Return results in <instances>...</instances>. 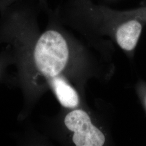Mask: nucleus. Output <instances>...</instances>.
I'll return each instance as SVG.
<instances>
[{
  "label": "nucleus",
  "instance_id": "0eeeda50",
  "mask_svg": "<svg viewBox=\"0 0 146 146\" xmlns=\"http://www.w3.org/2000/svg\"><path fill=\"white\" fill-rule=\"evenodd\" d=\"M144 102H145V104L146 106V95L145 96V97H144Z\"/></svg>",
  "mask_w": 146,
  "mask_h": 146
},
{
  "label": "nucleus",
  "instance_id": "423d86ee",
  "mask_svg": "<svg viewBox=\"0 0 146 146\" xmlns=\"http://www.w3.org/2000/svg\"><path fill=\"white\" fill-rule=\"evenodd\" d=\"M103 1L106 2H107V3H113V2H117L119 0H103Z\"/></svg>",
  "mask_w": 146,
  "mask_h": 146
},
{
  "label": "nucleus",
  "instance_id": "f257e3e1",
  "mask_svg": "<svg viewBox=\"0 0 146 146\" xmlns=\"http://www.w3.org/2000/svg\"><path fill=\"white\" fill-rule=\"evenodd\" d=\"M70 46L66 37L59 31L48 30L37 40L33 57L37 70L46 77L58 76L67 64Z\"/></svg>",
  "mask_w": 146,
  "mask_h": 146
},
{
  "label": "nucleus",
  "instance_id": "20e7f679",
  "mask_svg": "<svg viewBox=\"0 0 146 146\" xmlns=\"http://www.w3.org/2000/svg\"><path fill=\"white\" fill-rule=\"evenodd\" d=\"M52 88L61 104L68 108H76L80 102L75 89L59 75L51 78Z\"/></svg>",
  "mask_w": 146,
  "mask_h": 146
},
{
  "label": "nucleus",
  "instance_id": "39448f33",
  "mask_svg": "<svg viewBox=\"0 0 146 146\" xmlns=\"http://www.w3.org/2000/svg\"><path fill=\"white\" fill-rule=\"evenodd\" d=\"M122 12L123 14L128 17L140 19L146 23V6L131 10L122 11Z\"/></svg>",
  "mask_w": 146,
  "mask_h": 146
},
{
  "label": "nucleus",
  "instance_id": "7ed1b4c3",
  "mask_svg": "<svg viewBox=\"0 0 146 146\" xmlns=\"http://www.w3.org/2000/svg\"><path fill=\"white\" fill-rule=\"evenodd\" d=\"M123 15L125 16V20L117 28L114 37L122 49L131 52L137 44L145 23L140 19Z\"/></svg>",
  "mask_w": 146,
  "mask_h": 146
},
{
  "label": "nucleus",
  "instance_id": "f03ea898",
  "mask_svg": "<svg viewBox=\"0 0 146 146\" xmlns=\"http://www.w3.org/2000/svg\"><path fill=\"white\" fill-rule=\"evenodd\" d=\"M64 125L73 133L72 140L77 146H102L106 141L104 134L94 125L83 110H73L64 118Z\"/></svg>",
  "mask_w": 146,
  "mask_h": 146
}]
</instances>
